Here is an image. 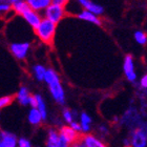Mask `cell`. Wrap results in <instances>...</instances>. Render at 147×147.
Listing matches in <instances>:
<instances>
[{"label":"cell","instance_id":"obj_1","mask_svg":"<svg viewBox=\"0 0 147 147\" xmlns=\"http://www.w3.org/2000/svg\"><path fill=\"white\" fill-rule=\"evenodd\" d=\"M35 33L42 42L49 46H53L54 40H55L56 23L49 20L47 18L43 19L39 26L35 30Z\"/></svg>","mask_w":147,"mask_h":147},{"label":"cell","instance_id":"obj_2","mask_svg":"<svg viewBox=\"0 0 147 147\" xmlns=\"http://www.w3.org/2000/svg\"><path fill=\"white\" fill-rule=\"evenodd\" d=\"M44 80L49 83V89H51V92H52L54 99L58 103L63 104L64 103V92H63V88H62L61 84H60V81H59L57 74L54 71H52V69H49L46 71L45 79Z\"/></svg>","mask_w":147,"mask_h":147},{"label":"cell","instance_id":"obj_3","mask_svg":"<svg viewBox=\"0 0 147 147\" xmlns=\"http://www.w3.org/2000/svg\"><path fill=\"white\" fill-rule=\"evenodd\" d=\"M45 15H46V18L49 19V20L57 23V22L60 21V20L65 16L64 6L58 5V4H55V3L52 2L51 5L46 9Z\"/></svg>","mask_w":147,"mask_h":147},{"label":"cell","instance_id":"obj_4","mask_svg":"<svg viewBox=\"0 0 147 147\" xmlns=\"http://www.w3.org/2000/svg\"><path fill=\"white\" fill-rule=\"evenodd\" d=\"M131 144L134 147H145L147 144V132L141 127H138L132 134Z\"/></svg>","mask_w":147,"mask_h":147},{"label":"cell","instance_id":"obj_5","mask_svg":"<svg viewBox=\"0 0 147 147\" xmlns=\"http://www.w3.org/2000/svg\"><path fill=\"white\" fill-rule=\"evenodd\" d=\"M28 47H30L28 43H14V44H11L9 49L15 57H17L18 59H23L26 56Z\"/></svg>","mask_w":147,"mask_h":147},{"label":"cell","instance_id":"obj_6","mask_svg":"<svg viewBox=\"0 0 147 147\" xmlns=\"http://www.w3.org/2000/svg\"><path fill=\"white\" fill-rule=\"evenodd\" d=\"M60 136L62 137H64L67 142L69 144H74V143H76L80 138H81V136H79L77 134L76 130H74L71 127H67V126H63L61 129H60Z\"/></svg>","mask_w":147,"mask_h":147},{"label":"cell","instance_id":"obj_7","mask_svg":"<svg viewBox=\"0 0 147 147\" xmlns=\"http://www.w3.org/2000/svg\"><path fill=\"white\" fill-rule=\"evenodd\" d=\"M124 71L129 81H135L136 80V73L134 71V62H132V57L130 55L126 56L124 60Z\"/></svg>","mask_w":147,"mask_h":147},{"label":"cell","instance_id":"obj_8","mask_svg":"<svg viewBox=\"0 0 147 147\" xmlns=\"http://www.w3.org/2000/svg\"><path fill=\"white\" fill-rule=\"evenodd\" d=\"M23 18H24L25 20L28 22V24H31L35 30L39 26L40 23H41V21H42V20L40 19L39 15H38L35 11H33L32 9L23 14Z\"/></svg>","mask_w":147,"mask_h":147},{"label":"cell","instance_id":"obj_9","mask_svg":"<svg viewBox=\"0 0 147 147\" xmlns=\"http://www.w3.org/2000/svg\"><path fill=\"white\" fill-rule=\"evenodd\" d=\"M0 147H16V137L9 132L1 131Z\"/></svg>","mask_w":147,"mask_h":147},{"label":"cell","instance_id":"obj_10","mask_svg":"<svg viewBox=\"0 0 147 147\" xmlns=\"http://www.w3.org/2000/svg\"><path fill=\"white\" fill-rule=\"evenodd\" d=\"M83 141L86 147H106L104 143H102L100 140L96 138L92 135H84L83 136Z\"/></svg>","mask_w":147,"mask_h":147},{"label":"cell","instance_id":"obj_11","mask_svg":"<svg viewBox=\"0 0 147 147\" xmlns=\"http://www.w3.org/2000/svg\"><path fill=\"white\" fill-rule=\"evenodd\" d=\"M11 3L13 6V11L22 16L25 12L31 9V6L28 5V3L24 2V1H11Z\"/></svg>","mask_w":147,"mask_h":147},{"label":"cell","instance_id":"obj_12","mask_svg":"<svg viewBox=\"0 0 147 147\" xmlns=\"http://www.w3.org/2000/svg\"><path fill=\"white\" fill-rule=\"evenodd\" d=\"M80 3H81V5H83L85 7L86 11H88V12L92 13L94 15L96 14H101L103 12V7L98 4H95V3L90 2V1H86V0H80Z\"/></svg>","mask_w":147,"mask_h":147},{"label":"cell","instance_id":"obj_13","mask_svg":"<svg viewBox=\"0 0 147 147\" xmlns=\"http://www.w3.org/2000/svg\"><path fill=\"white\" fill-rule=\"evenodd\" d=\"M28 5L31 6L33 11H38V9H44V7H49L51 5V1L49 0H28Z\"/></svg>","mask_w":147,"mask_h":147},{"label":"cell","instance_id":"obj_14","mask_svg":"<svg viewBox=\"0 0 147 147\" xmlns=\"http://www.w3.org/2000/svg\"><path fill=\"white\" fill-rule=\"evenodd\" d=\"M80 19H83V20H86V21H89V22H92V23H95L97 25H100L101 24V21H100V19L98 17H96V15H94L92 13L88 12V11H83L81 14L78 15Z\"/></svg>","mask_w":147,"mask_h":147},{"label":"cell","instance_id":"obj_15","mask_svg":"<svg viewBox=\"0 0 147 147\" xmlns=\"http://www.w3.org/2000/svg\"><path fill=\"white\" fill-rule=\"evenodd\" d=\"M137 119H138V113L134 108H130V109L125 113V116L123 118L122 122L127 123V124H132V123L137 122Z\"/></svg>","mask_w":147,"mask_h":147},{"label":"cell","instance_id":"obj_16","mask_svg":"<svg viewBox=\"0 0 147 147\" xmlns=\"http://www.w3.org/2000/svg\"><path fill=\"white\" fill-rule=\"evenodd\" d=\"M41 120H42V116H41V113L40 111L37 108H33L31 110V113L28 115V121L32 123V124H34V125H37V124H39L41 122Z\"/></svg>","mask_w":147,"mask_h":147},{"label":"cell","instance_id":"obj_17","mask_svg":"<svg viewBox=\"0 0 147 147\" xmlns=\"http://www.w3.org/2000/svg\"><path fill=\"white\" fill-rule=\"evenodd\" d=\"M17 98H18V101L22 105H26L30 103V98L31 97L28 96V89L25 88V87H22V88H20L18 94H17Z\"/></svg>","mask_w":147,"mask_h":147},{"label":"cell","instance_id":"obj_18","mask_svg":"<svg viewBox=\"0 0 147 147\" xmlns=\"http://www.w3.org/2000/svg\"><path fill=\"white\" fill-rule=\"evenodd\" d=\"M59 145V136L58 134L51 129L49 132V141H47V147H58Z\"/></svg>","mask_w":147,"mask_h":147},{"label":"cell","instance_id":"obj_19","mask_svg":"<svg viewBox=\"0 0 147 147\" xmlns=\"http://www.w3.org/2000/svg\"><path fill=\"white\" fill-rule=\"evenodd\" d=\"M36 98L38 100V110L40 111L41 116H42V119L45 120L46 119V108H45V104L43 102L42 98L40 97L39 95H36Z\"/></svg>","mask_w":147,"mask_h":147},{"label":"cell","instance_id":"obj_20","mask_svg":"<svg viewBox=\"0 0 147 147\" xmlns=\"http://www.w3.org/2000/svg\"><path fill=\"white\" fill-rule=\"evenodd\" d=\"M92 122V120L86 113L81 115V126H82L83 131H88L89 130V123Z\"/></svg>","mask_w":147,"mask_h":147},{"label":"cell","instance_id":"obj_21","mask_svg":"<svg viewBox=\"0 0 147 147\" xmlns=\"http://www.w3.org/2000/svg\"><path fill=\"white\" fill-rule=\"evenodd\" d=\"M34 71H35V75H36L38 80L45 79V75L47 71H45V68L43 67V66H41V65H36L34 67Z\"/></svg>","mask_w":147,"mask_h":147},{"label":"cell","instance_id":"obj_22","mask_svg":"<svg viewBox=\"0 0 147 147\" xmlns=\"http://www.w3.org/2000/svg\"><path fill=\"white\" fill-rule=\"evenodd\" d=\"M15 97L14 96H5V97H2L0 99V107L3 108L7 106V105L12 104V102L14 101Z\"/></svg>","mask_w":147,"mask_h":147},{"label":"cell","instance_id":"obj_23","mask_svg":"<svg viewBox=\"0 0 147 147\" xmlns=\"http://www.w3.org/2000/svg\"><path fill=\"white\" fill-rule=\"evenodd\" d=\"M135 38L137 40V42L140 44H145L147 42V36L146 34L142 33V32H137L135 34Z\"/></svg>","mask_w":147,"mask_h":147},{"label":"cell","instance_id":"obj_24","mask_svg":"<svg viewBox=\"0 0 147 147\" xmlns=\"http://www.w3.org/2000/svg\"><path fill=\"white\" fill-rule=\"evenodd\" d=\"M0 9H1V12H4V13H7V12H11V9H12V4L11 2L9 3H6V2H1V5H0Z\"/></svg>","mask_w":147,"mask_h":147},{"label":"cell","instance_id":"obj_25","mask_svg":"<svg viewBox=\"0 0 147 147\" xmlns=\"http://www.w3.org/2000/svg\"><path fill=\"white\" fill-rule=\"evenodd\" d=\"M58 147H69V143L67 142V140L59 135V145Z\"/></svg>","mask_w":147,"mask_h":147},{"label":"cell","instance_id":"obj_26","mask_svg":"<svg viewBox=\"0 0 147 147\" xmlns=\"http://www.w3.org/2000/svg\"><path fill=\"white\" fill-rule=\"evenodd\" d=\"M63 116H64V119L66 122L73 123V117H71V113L68 109H64V113H63Z\"/></svg>","mask_w":147,"mask_h":147},{"label":"cell","instance_id":"obj_27","mask_svg":"<svg viewBox=\"0 0 147 147\" xmlns=\"http://www.w3.org/2000/svg\"><path fill=\"white\" fill-rule=\"evenodd\" d=\"M71 147H86V145L84 144V141H83V136H81V138H80L76 143L71 144Z\"/></svg>","mask_w":147,"mask_h":147},{"label":"cell","instance_id":"obj_28","mask_svg":"<svg viewBox=\"0 0 147 147\" xmlns=\"http://www.w3.org/2000/svg\"><path fill=\"white\" fill-rule=\"evenodd\" d=\"M18 145L19 147H32L31 143L28 140H25V139H20L18 141Z\"/></svg>","mask_w":147,"mask_h":147},{"label":"cell","instance_id":"obj_29","mask_svg":"<svg viewBox=\"0 0 147 147\" xmlns=\"http://www.w3.org/2000/svg\"><path fill=\"white\" fill-rule=\"evenodd\" d=\"M30 103H31V105L34 108L38 107V100H37L36 96H33V97H31V98H30Z\"/></svg>","mask_w":147,"mask_h":147},{"label":"cell","instance_id":"obj_30","mask_svg":"<svg viewBox=\"0 0 147 147\" xmlns=\"http://www.w3.org/2000/svg\"><path fill=\"white\" fill-rule=\"evenodd\" d=\"M71 127L74 129V130H76L77 132L80 131V130H82V126L80 125L79 123H76V122H73L71 124Z\"/></svg>","mask_w":147,"mask_h":147},{"label":"cell","instance_id":"obj_31","mask_svg":"<svg viewBox=\"0 0 147 147\" xmlns=\"http://www.w3.org/2000/svg\"><path fill=\"white\" fill-rule=\"evenodd\" d=\"M141 85L142 87H144V88H147V75H145L141 80Z\"/></svg>","mask_w":147,"mask_h":147},{"label":"cell","instance_id":"obj_32","mask_svg":"<svg viewBox=\"0 0 147 147\" xmlns=\"http://www.w3.org/2000/svg\"><path fill=\"white\" fill-rule=\"evenodd\" d=\"M53 3H55V4H58V5L65 6V5H66V3H67V1H59V0H56V1H53Z\"/></svg>","mask_w":147,"mask_h":147}]
</instances>
